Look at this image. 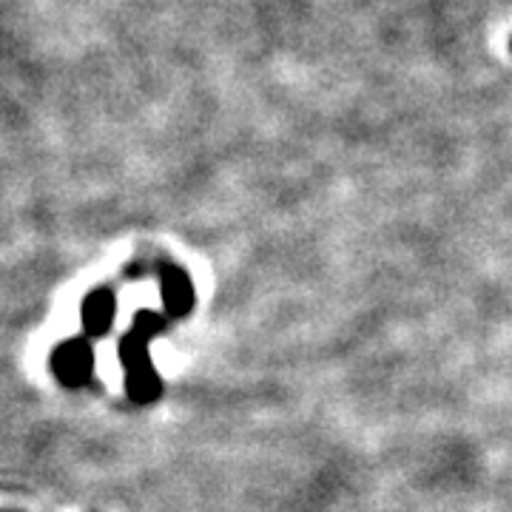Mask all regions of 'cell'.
Returning <instances> with one entry per match:
<instances>
[{
	"mask_svg": "<svg viewBox=\"0 0 512 512\" xmlns=\"http://www.w3.org/2000/svg\"><path fill=\"white\" fill-rule=\"evenodd\" d=\"M94 370V353L86 342L72 339L66 345H60L55 350V373L57 379L69 387H80V384L89 382Z\"/></svg>",
	"mask_w": 512,
	"mask_h": 512,
	"instance_id": "2",
	"label": "cell"
},
{
	"mask_svg": "<svg viewBox=\"0 0 512 512\" xmlns=\"http://www.w3.org/2000/svg\"><path fill=\"white\" fill-rule=\"evenodd\" d=\"M163 330V319L157 313H137L134 328L128 330V336L120 342V359L126 367V390L128 396L137 404L157 402L163 393V379L151 365L148 356V342Z\"/></svg>",
	"mask_w": 512,
	"mask_h": 512,
	"instance_id": "1",
	"label": "cell"
},
{
	"mask_svg": "<svg viewBox=\"0 0 512 512\" xmlns=\"http://www.w3.org/2000/svg\"><path fill=\"white\" fill-rule=\"evenodd\" d=\"M160 296H163V308L174 319L188 316V313L194 311V302H197L194 285H191L188 274L180 271V268H165L163 276H160Z\"/></svg>",
	"mask_w": 512,
	"mask_h": 512,
	"instance_id": "3",
	"label": "cell"
},
{
	"mask_svg": "<svg viewBox=\"0 0 512 512\" xmlns=\"http://www.w3.org/2000/svg\"><path fill=\"white\" fill-rule=\"evenodd\" d=\"M510 49H512V43H510Z\"/></svg>",
	"mask_w": 512,
	"mask_h": 512,
	"instance_id": "5",
	"label": "cell"
},
{
	"mask_svg": "<svg viewBox=\"0 0 512 512\" xmlns=\"http://www.w3.org/2000/svg\"><path fill=\"white\" fill-rule=\"evenodd\" d=\"M114 296L109 291H94L86 305H83V325L89 330V336H106L114 325Z\"/></svg>",
	"mask_w": 512,
	"mask_h": 512,
	"instance_id": "4",
	"label": "cell"
}]
</instances>
